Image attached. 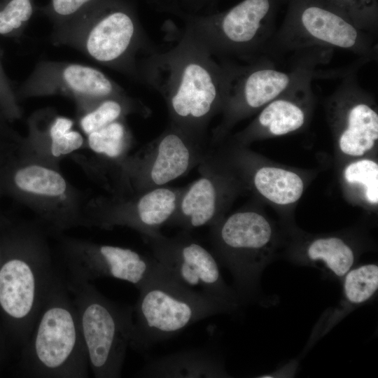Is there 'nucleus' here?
<instances>
[{
	"instance_id": "423d86ee",
	"label": "nucleus",
	"mask_w": 378,
	"mask_h": 378,
	"mask_svg": "<svg viewBox=\"0 0 378 378\" xmlns=\"http://www.w3.org/2000/svg\"><path fill=\"white\" fill-rule=\"evenodd\" d=\"M376 37L328 1L294 0L262 55L282 60L294 52L321 47L347 50L370 62L377 59Z\"/></svg>"
},
{
	"instance_id": "2eb2a0df",
	"label": "nucleus",
	"mask_w": 378,
	"mask_h": 378,
	"mask_svg": "<svg viewBox=\"0 0 378 378\" xmlns=\"http://www.w3.org/2000/svg\"><path fill=\"white\" fill-rule=\"evenodd\" d=\"M60 248L68 271L90 281L104 277L125 281L138 290L160 265L153 255L80 239L63 238Z\"/></svg>"
},
{
	"instance_id": "7ed1b4c3",
	"label": "nucleus",
	"mask_w": 378,
	"mask_h": 378,
	"mask_svg": "<svg viewBox=\"0 0 378 378\" xmlns=\"http://www.w3.org/2000/svg\"><path fill=\"white\" fill-rule=\"evenodd\" d=\"M332 52L314 47L294 52L283 60L262 55L244 64L220 59L226 70L227 88L223 119L214 130L213 142L218 141L237 122L297 86L333 76L334 72L318 69L330 61Z\"/></svg>"
},
{
	"instance_id": "393cba45",
	"label": "nucleus",
	"mask_w": 378,
	"mask_h": 378,
	"mask_svg": "<svg viewBox=\"0 0 378 378\" xmlns=\"http://www.w3.org/2000/svg\"><path fill=\"white\" fill-rule=\"evenodd\" d=\"M77 123L85 136L114 121L132 114L148 116L150 110L144 104L127 93L75 105Z\"/></svg>"
},
{
	"instance_id": "20e7f679",
	"label": "nucleus",
	"mask_w": 378,
	"mask_h": 378,
	"mask_svg": "<svg viewBox=\"0 0 378 378\" xmlns=\"http://www.w3.org/2000/svg\"><path fill=\"white\" fill-rule=\"evenodd\" d=\"M24 344V363L30 377L88 375V358L77 311L65 280L57 270Z\"/></svg>"
},
{
	"instance_id": "b1692460",
	"label": "nucleus",
	"mask_w": 378,
	"mask_h": 378,
	"mask_svg": "<svg viewBox=\"0 0 378 378\" xmlns=\"http://www.w3.org/2000/svg\"><path fill=\"white\" fill-rule=\"evenodd\" d=\"M141 377H227L222 359L206 347L182 350L146 363L137 372Z\"/></svg>"
},
{
	"instance_id": "0eeeda50",
	"label": "nucleus",
	"mask_w": 378,
	"mask_h": 378,
	"mask_svg": "<svg viewBox=\"0 0 378 378\" xmlns=\"http://www.w3.org/2000/svg\"><path fill=\"white\" fill-rule=\"evenodd\" d=\"M64 279L74 300L89 367L97 378H118L130 345L133 307L113 302L79 274Z\"/></svg>"
},
{
	"instance_id": "4be33fe9",
	"label": "nucleus",
	"mask_w": 378,
	"mask_h": 378,
	"mask_svg": "<svg viewBox=\"0 0 378 378\" xmlns=\"http://www.w3.org/2000/svg\"><path fill=\"white\" fill-rule=\"evenodd\" d=\"M341 282L340 300L318 320L309 340V347L350 312L374 299L378 290V265L375 263L356 265Z\"/></svg>"
},
{
	"instance_id": "bb28decb",
	"label": "nucleus",
	"mask_w": 378,
	"mask_h": 378,
	"mask_svg": "<svg viewBox=\"0 0 378 378\" xmlns=\"http://www.w3.org/2000/svg\"><path fill=\"white\" fill-rule=\"evenodd\" d=\"M38 7L34 0H0V34H20Z\"/></svg>"
},
{
	"instance_id": "9b49d317",
	"label": "nucleus",
	"mask_w": 378,
	"mask_h": 378,
	"mask_svg": "<svg viewBox=\"0 0 378 378\" xmlns=\"http://www.w3.org/2000/svg\"><path fill=\"white\" fill-rule=\"evenodd\" d=\"M204 144L168 124L155 139L121 164L111 195H125L165 186L188 174L202 160Z\"/></svg>"
},
{
	"instance_id": "f3484780",
	"label": "nucleus",
	"mask_w": 378,
	"mask_h": 378,
	"mask_svg": "<svg viewBox=\"0 0 378 378\" xmlns=\"http://www.w3.org/2000/svg\"><path fill=\"white\" fill-rule=\"evenodd\" d=\"M22 98L60 95L75 105L125 93L124 89L99 69L84 64L41 60L33 69L19 92Z\"/></svg>"
},
{
	"instance_id": "c756f323",
	"label": "nucleus",
	"mask_w": 378,
	"mask_h": 378,
	"mask_svg": "<svg viewBox=\"0 0 378 378\" xmlns=\"http://www.w3.org/2000/svg\"><path fill=\"white\" fill-rule=\"evenodd\" d=\"M97 1L50 0L46 5L38 7V12L56 27L71 20Z\"/></svg>"
},
{
	"instance_id": "5701e85b",
	"label": "nucleus",
	"mask_w": 378,
	"mask_h": 378,
	"mask_svg": "<svg viewBox=\"0 0 378 378\" xmlns=\"http://www.w3.org/2000/svg\"><path fill=\"white\" fill-rule=\"evenodd\" d=\"M358 257L359 252L354 244L339 235L312 238L288 255L291 262L320 270L326 276L340 281L356 266Z\"/></svg>"
},
{
	"instance_id": "6e6552de",
	"label": "nucleus",
	"mask_w": 378,
	"mask_h": 378,
	"mask_svg": "<svg viewBox=\"0 0 378 378\" xmlns=\"http://www.w3.org/2000/svg\"><path fill=\"white\" fill-rule=\"evenodd\" d=\"M209 239L213 254L233 278L241 304L262 302L260 278L276 243L269 220L255 211H237L210 226Z\"/></svg>"
},
{
	"instance_id": "1a4fd4ad",
	"label": "nucleus",
	"mask_w": 378,
	"mask_h": 378,
	"mask_svg": "<svg viewBox=\"0 0 378 378\" xmlns=\"http://www.w3.org/2000/svg\"><path fill=\"white\" fill-rule=\"evenodd\" d=\"M55 270L42 225L31 223L18 238L15 254L0 267V307L14 323L24 343Z\"/></svg>"
},
{
	"instance_id": "4468645a",
	"label": "nucleus",
	"mask_w": 378,
	"mask_h": 378,
	"mask_svg": "<svg viewBox=\"0 0 378 378\" xmlns=\"http://www.w3.org/2000/svg\"><path fill=\"white\" fill-rule=\"evenodd\" d=\"M141 237L152 255L180 282L240 307L239 299L225 283L213 253L192 238L189 231L171 237L161 232Z\"/></svg>"
},
{
	"instance_id": "ddd939ff",
	"label": "nucleus",
	"mask_w": 378,
	"mask_h": 378,
	"mask_svg": "<svg viewBox=\"0 0 378 378\" xmlns=\"http://www.w3.org/2000/svg\"><path fill=\"white\" fill-rule=\"evenodd\" d=\"M183 188L162 186L125 195L86 201L84 226L111 230L127 227L141 237L160 233L174 215Z\"/></svg>"
},
{
	"instance_id": "aec40b11",
	"label": "nucleus",
	"mask_w": 378,
	"mask_h": 378,
	"mask_svg": "<svg viewBox=\"0 0 378 378\" xmlns=\"http://www.w3.org/2000/svg\"><path fill=\"white\" fill-rule=\"evenodd\" d=\"M312 83H302L265 105L253 121L237 135V140L246 143L265 136H284L301 130L314 106Z\"/></svg>"
},
{
	"instance_id": "9d476101",
	"label": "nucleus",
	"mask_w": 378,
	"mask_h": 378,
	"mask_svg": "<svg viewBox=\"0 0 378 378\" xmlns=\"http://www.w3.org/2000/svg\"><path fill=\"white\" fill-rule=\"evenodd\" d=\"M275 0H243L229 10L186 15L185 29L214 57L249 62L262 55L274 34Z\"/></svg>"
},
{
	"instance_id": "7c9ffc66",
	"label": "nucleus",
	"mask_w": 378,
	"mask_h": 378,
	"mask_svg": "<svg viewBox=\"0 0 378 378\" xmlns=\"http://www.w3.org/2000/svg\"><path fill=\"white\" fill-rule=\"evenodd\" d=\"M186 4H190L192 6H203L208 3L212 2L214 0H181Z\"/></svg>"
},
{
	"instance_id": "c85d7f7f",
	"label": "nucleus",
	"mask_w": 378,
	"mask_h": 378,
	"mask_svg": "<svg viewBox=\"0 0 378 378\" xmlns=\"http://www.w3.org/2000/svg\"><path fill=\"white\" fill-rule=\"evenodd\" d=\"M358 27L374 36L377 34V13L375 0H327Z\"/></svg>"
},
{
	"instance_id": "a878e982",
	"label": "nucleus",
	"mask_w": 378,
	"mask_h": 378,
	"mask_svg": "<svg viewBox=\"0 0 378 378\" xmlns=\"http://www.w3.org/2000/svg\"><path fill=\"white\" fill-rule=\"evenodd\" d=\"M255 190L266 200L278 205L292 204L300 200L304 183L296 173L276 167L262 166L248 169Z\"/></svg>"
},
{
	"instance_id": "f257e3e1",
	"label": "nucleus",
	"mask_w": 378,
	"mask_h": 378,
	"mask_svg": "<svg viewBox=\"0 0 378 378\" xmlns=\"http://www.w3.org/2000/svg\"><path fill=\"white\" fill-rule=\"evenodd\" d=\"M141 82L163 97L169 124L204 144L208 125L221 111L227 74L187 30L170 50L154 51L139 63Z\"/></svg>"
},
{
	"instance_id": "6ab92c4d",
	"label": "nucleus",
	"mask_w": 378,
	"mask_h": 378,
	"mask_svg": "<svg viewBox=\"0 0 378 378\" xmlns=\"http://www.w3.org/2000/svg\"><path fill=\"white\" fill-rule=\"evenodd\" d=\"M73 119L59 115L52 108H43L28 119L29 134L24 140V158L59 167L65 156L85 146L83 134L74 129Z\"/></svg>"
},
{
	"instance_id": "39448f33",
	"label": "nucleus",
	"mask_w": 378,
	"mask_h": 378,
	"mask_svg": "<svg viewBox=\"0 0 378 378\" xmlns=\"http://www.w3.org/2000/svg\"><path fill=\"white\" fill-rule=\"evenodd\" d=\"M139 291L130 346L141 353L199 321L239 308L187 286L160 263Z\"/></svg>"
},
{
	"instance_id": "a211bd4d",
	"label": "nucleus",
	"mask_w": 378,
	"mask_h": 378,
	"mask_svg": "<svg viewBox=\"0 0 378 378\" xmlns=\"http://www.w3.org/2000/svg\"><path fill=\"white\" fill-rule=\"evenodd\" d=\"M197 167L199 177L183 187L175 212L167 223L189 232L210 227L223 218L235 190L232 176L217 155L206 150Z\"/></svg>"
},
{
	"instance_id": "f03ea898",
	"label": "nucleus",
	"mask_w": 378,
	"mask_h": 378,
	"mask_svg": "<svg viewBox=\"0 0 378 378\" xmlns=\"http://www.w3.org/2000/svg\"><path fill=\"white\" fill-rule=\"evenodd\" d=\"M51 41L139 81V55L155 51L130 0H97L71 20L53 27Z\"/></svg>"
},
{
	"instance_id": "dca6fc26",
	"label": "nucleus",
	"mask_w": 378,
	"mask_h": 378,
	"mask_svg": "<svg viewBox=\"0 0 378 378\" xmlns=\"http://www.w3.org/2000/svg\"><path fill=\"white\" fill-rule=\"evenodd\" d=\"M346 74L327 101L340 150L360 157L378 139V113L373 97L360 85L356 70Z\"/></svg>"
},
{
	"instance_id": "f8f14e48",
	"label": "nucleus",
	"mask_w": 378,
	"mask_h": 378,
	"mask_svg": "<svg viewBox=\"0 0 378 378\" xmlns=\"http://www.w3.org/2000/svg\"><path fill=\"white\" fill-rule=\"evenodd\" d=\"M13 182L40 225L56 232L84 226L87 200L59 168L24 158L13 173Z\"/></svg>"
},
{
	"instance_id": "cd10ccee",
	"label": "nucleus",
	"mask_w": 378,
	"mask_h": 378,
	"mask_svg": "<svg viewBox=\"0 0 378 378\" xmlns=\"http://www.w3.org/2000/svg\"><path fill=\"white\" fill-rule=\"evenodd\" d=\"M345 181L360 185L365 200L371 204L378 203V164L370 159H362L348 164L344 171Z\"/></svg>"
},
{
	"instance_id": "412c9836",
	"label": "nucleus",
	"mask_w": 378,
	"mask_h": 378,
	"mask_svg": "<svg viewBox=\"0 0 378 378\" xmlns=\"http://www.w3.org/2000/svg\"><path fill=\"white\" fill-rule=\"evenodd\" d=\"M90 156L75 160L92 176L109 190L118 170L130 154L133 134L126 118L114 121L86 135Z\"/></svg>"
}]
</instances>
